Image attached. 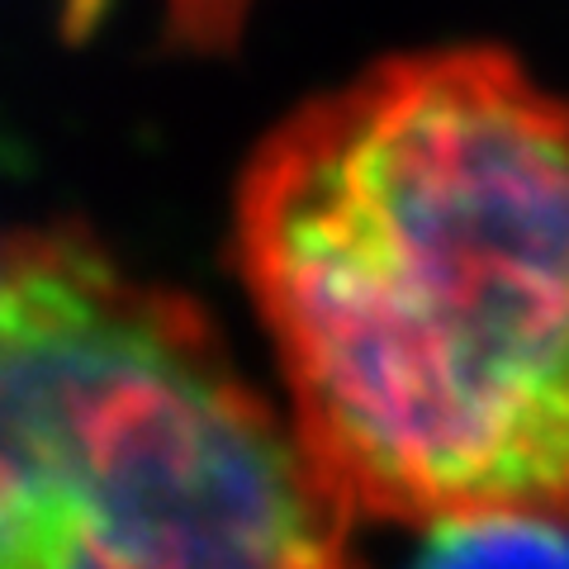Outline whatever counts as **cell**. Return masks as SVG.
<instances>
[{
    "instance_id": "cell-1",
    "label": "cell",
    "mask_w": 569,
    "mask_h": 569,
    "mask_svg": "<svg viewBox=\"0 0 569 569\" xmlns=\"http://www.w3.org/2000/svg\"><path fill=\"white\" fill-rule=\"evenodd\" d=\"M233 261L351 522H569V100L522 62L399 52L299 104Z\"/></svg>"
},
{
    "instance_id": "cell-2",
    "label": "cell",
    "mask_w": 569,
    "mask_h": 569,
    "mask_svg": "<svg viewBox=\"0 0 569 569\" xmlns=\"http://www.w3.org/2000/svg\"><path fill=\"white\" fill-rule=\"evenodd\" d=\"M351 518L194 299L81 223L0 261V569H356Z\"/></svg>"
},
{
    "instance_id": "cell-3",
    "label": "cell",
    "mask_w": 569,
    "mask_h": 569,
    "mask_svg": "<svg viewBox=\"0 0 569 569\" xmlns=\"http://www.w3.org/2000/svg\"><path fill=\"white\" fill-rule=\"evenodd\" d=\"M413 569H569V522L537 512H470L432 522Z\"/></svg>"
},
{
    "instance_id": "cell-4",
    "label": "cell",
    "mask_w": 569,
    "mask_h": 569,
    "mask_svg": "<svg viewBox=\"0 0 569 569\" xmlns=\"http://www.w3.org/2000/svg\"><path fill=\"white\" fill-rule=\"evenodd\" d=\"M257 0H167V39L190 52H228Z\"/></svg>"
},
{
    "instance_id": "cell-5",
    "label": "cell",
    "mask_w": 569,
    "mask_h": 569,
    "mask_svg": "<svg viewBox=\"0 0 569 569\" xmlns=\"http://www.w3.org/2000/svg\"><path fill=\"white\" fill-rule=\"evenodd\" d=\"M0 261H6V252H0Z\"/></svg>"
}]
</instances>
